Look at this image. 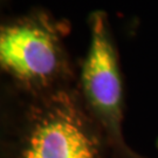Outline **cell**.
Returning <instances> with one entry per match:
<instances>
[{
    "label": "cell",
    "instance_id": "1",
    "mask_svg": "<svg viewBox=\"0 0 158 158\" xmlns=\"http://www.w3.org/2000/svg\"><path fill=\"white\" fill-rule=\"evenodd\" d=\"M0 158H110L77 85L29 95L10 87L1 107Z\"/></svg>",
    "mask_w": 158,
    "mask_h": 158
},
{
    "label": "cell",
    "instance_id": "2",
    "mask_svg": "<svg viewBox=\"0 0 158 158\" xmlns=\"http://www.w3.org/2000/svg\"><path fill=\"white\" fill-rule=\"evenodd\" d=\"M62 26L46 14L6 23L0 29V67L14 90L40 95L77 85Z\"/></svg>",
    "mask_w": 158,
    "mask_h": 158
},
{
    "label": "cell",
    "instance_id": "3",
    "mask_svg": "<svg viewBox=\"0 0 158 158\" xmlns=\"http://www.w3.org/2000/svg\"><path fill=\"white\" fill-rule=\"evenodd\" d=\"M89 29V48L77 79L82 100L104 136L110 158H148L130 147L123 132V79L107 14L93 12Z\"/></svg>",
    "mask_w": 158,
    "mask_h": 158
},
{
    "label": "cell",
    "instance_id": "4",
    "mask_svg": "<svg viewBox=\"0 0 158 158\" xmlns=\"http://www.w3.org/2000/svg\"><path fill=\"white\" fill-rule=\"evenodd\" d=\"M156 147H157V150H158V138H157V141H156Z\"/></svg>",
    "mask_w": 158,
    "mask_h": 158
}]
</instances>
